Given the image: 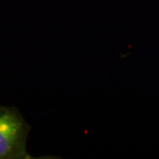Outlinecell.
I'll use <instances>...</instances> for the list:
<instances>
[{
  "label": "cell",
  "instance_id": "1",
  "mask_svg": "<svg viewBox=\"0 0 159 159\" xmlns=\"http://www.w3.org/2000/svg\"><path fill=\"white\" fill-rule=\"evenodd\" d=\"M29 132L17 109L0 107V159L32 158L26 148Z\"/></svg>",
  "mask_w": 159,
  "mask_h": 159
}]
</instances>
